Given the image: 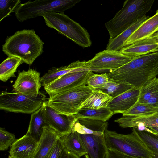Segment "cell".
Segmentation results:
<instances>
[{
    "label": "cell",
    "instance_id": "cell-1",
    "mask_svg": "<svg viewBox=\"0 0 158 158\" xmlns=\"http://www.w3.org/2000/svg\"><path fill=\"white\" fill-rule=\"evenodd\" d=\"M109 80L140 88L158 75V52L142 56L107 74Z\"/></svg>",
    "mask_w": 158,
    "mask_h": 158
},
{
    "label": "cell",
    "instance_id": "cell-2",
    "mask_svg": "<svg viewBox=\"0 0 158 158\" xmlns=\"http://www.w3.org/2000/svg\"><path fill=\"white\" fill-rule=\"evenodd\" d=\"M44 44L34 30L23 29L8 36L2 50L8 56L19 58L30 66L43 52Z\"/></svg>",
    "mask_w": 158,
    "mask_h": 158
},
{
    "label": "cell",
    "instance_id": "cell-3",
    "mask_svg": "<svg viewBox=\"0 0 158 158\" xmlns=\"http://www.w3.org/2000/svg\"><path fill=\"white\" fill-rule=\"evenodd\" d=\"M154 0H127L122 8L105 26L112 39L138 20L151 9Z\"/></svg>",
    "mask_w": 158,
    "mask_h": 158
},
{
    "label": "cell",
    "instance_id": "cell-4",
    "mask_svg": "<svg viewBox=\"0 0 158 158\" xmlns=\"http://www.w3.org/2000/svg\"><path fill=\"white\" fill-rule=\"evenodd\" d=\"M42 16L48 26L56 30L79 46L84 48L91 46L92 41L87 31L64 12L46 13Z\"/></svg>",
    "mask_w": 158,
    "mask_h": 158
},
{
    "label": "cell",
    "instance_id": "cell-5",
    "mask_svg": "<svg viewBox=\"0 0 158 158\" xmlns=\"http://www.w3.org/2000/svg\"><path fill=\"white\" fill-rule=\"evenodd\" d=\"M96 89L88 85L81 86L49 97L45 102L59 113L74 115Z\"/></svg>",
    "mask_w": 158,
    "mask_h": 158
},
{
    "label": "cell",
    "instance_id": "cell-6",
    "mask_svg": "<svg viewBox=\"0 0 158 158\" xmlns=\"http://www.w3.org/2000/svg\"><path fill=\"white\" fill-rule=\"evenodd\" d=\"M104 135L108 149L115 150L135 158H154L153 154L133 131L123 134L107 129Z\"/></svg>",
    "mask_w": 158,
    "mask_h": 158
},
{
    "label": "cell",
    "instance_id": "cell-7",
    "mask_svg": "<svg viewBox=\"0 0 158 158\" xmlns=\"http://www.w3.org/2000/svg\"><path fill=\"white\" fill-rule=\"evenodd\" d=\"M81 0H36L19 5L15 15L20 22L42 16L45 13H61L78 3Z\"/></svg>",
    "mask_w": 158,
    "mask_h": 158
},
{
    "label": "cell",
    "instance_id": "cell-8",
    "mask_svg": "<svg viewBox=\"0 0 158 158\" xmlns=\"http://www.w3.org/2000/svg\"><path fill=\"white\" fill-rule=\"evenodd\" d=\"M48 99L40 91L36 97L2 91L0 94V109L10 112L32 114L39 109Z\"/></svg>",
    "mask_w": 158,
    "mask_h": 158
},
{
    "label": "cell",
    "instance_id": "cell-9",
    "mask_svg": "<svg viewBox=\"0 0 158 158\" xmlns=\"http://www.w3.org/2000/svg\"><path fill=\"white\" fill-rule=\"evenodd\" d=\"M93 74L92 70L69 73L44 87V89L50 97L81 86L86 85L88 79Z\"/></svg>",
    "mask_w": 158,
    "mask_h": 158
},
{
    "label": "cell",
    "instance_id": "cell-10",
    "mask_svg": "<svg viewBox=\"0 0 158 158\" xmlns=\"http://www.w3.org/2000/svg\"><path fill=\"white\" fill-rule=\"evenodd\" d=\"M135 58L124 55L120 51L104 50L96 54L91 59L87 61L93 69H117L132 60Z\"/></svg>",
    "mask_w": 158,
    "mask_h": 158
},
{
    "label": "cell",
    "instance_id": "cell-11",
    "mask_svg": "<svg viewBox=\"0 0 158 158\" xmlns=\"http://www.w3.org/2000/svg\"><path fill=\"white\" fill-rule=\"evenodd\" d=\"M40 73L32 68L26 71H19L17 78L12 87L13 92L31 96H37L41 84Z\"/></svg>",
    "mask_w": 158,
    "mask_h": 158
},
{
    "label": "cell",
    "instance_id": "cell-12",
    "mask_svg": "<svg viewBox=\"0 0 158 158\" xmlns=\"http://www.w3.org/2000/svg\"><path fill=\"white\" fill-rule=\"evenodd\" d=\"M45 103L44 117L45 123L55 130L62 137L72 131L73 125L78 119L74 115L59 113Z\"/></svg>",
    "mask_w": 158,
    "mask_h": 158
},
{
    "label": "cell",
    "instance_id": "cell-13",
    "mask_svg": "<svg viewBox=\"0 0 158 158\" xmlns=\"http://www.w3.org/2000/svg\"><path fill=\"white\" fill-rule=\"evenodd\" d=\"M80 134L87 152L86 158H106L108 149L104 133Z\"/></svg>",
    "mask_w": 158,
    "mask_h": 158
},
{
    "label": "cell",
    "instance_id": "cell-14",
    "mask_svg": "<svg viewBox=\"0 0 158 158\" xmlns=\"http://www.w3.org/2000/svg\"><path fill=\"white\" fill-rule=\"evenodd\" d=\"M38 141L27 132L10 147L9 158H33Z\"/></svg>",
    "mask_w": 158,
    "mask_h": 158
},
{
    "label": "cell",
    "instance_id": "cell-15",
    "mask_svg": "<svg viewBox=\"0 0 158 158\" xmlns=\"http://www.w3.org/2000/svg\"><path fill=\"white\" fill-rule=\"evenodd\" d=\"M140 88H133L112 98L107 107L113 112L123 114L137 102Z\"/></svg>",
    "mask_w": 158,
    "mask_h": 158
},
{
    "label": "cell",
    "instance_id": "cell-16",
    "mask_svg": "<svg viewBox=\"0 0 158 158\" xmlns=\"http://www.w3.org/2000/svg\"><path fill=\"white\" fill-rule=\"evenodd\" d=\"M92 70L85 61L79 60L73 62L68 65L59 68L52 67L40 77L41 85L44 87L55 80L66 74L77 71Z\"/></svg>",
    "mask_w": 158,
    "mask_h": 158
},
{
    "label": "cell",
    "instance_id": "cell-17",
    "mask_svg": "<svg viewBox=\"0 0 158 158\" xmlns=\"http://www.w3.org/2000/svg\"><path fill=\"white\" fill-rule=\"evenodd\" d=\"M158 31V9L152 16L145 21L123 44V48L148 38Z\"/></svg>",
    "mask_w": 158,
    "mask_h": 158
},
{
    "label": "cell",
    "instance_id": "cell-18",
    "mask_svg": "<svg viewBox=\"0 0 158 158\" xmlns=\"http://www.w3.org/2000/svg\"><path fill=\"white\" fill-rule=\"evenodd\" d=\"M121 53L135 58L158 52V40L153 36L123 48Z\"/></svg>",
    "mask_w": 158,
    "mask_h": 158
},
{
    "label": "cell",
    "instance_id": "cell-19",
    "mask_svg": "<svg viewBox=\"0 0 158 158\" xmlns=\"http://www.w3.org/2000/svg\"><path fill=\"white\" fill-rule=\"evenodd\" d=\"M60 137L55 130L49 126H44L33 158H45Z\"/></svg>",
    "mask_w": 158,
    "mask_h": 158
},
{
    "label": "cell",
    "instance_id": "cell-20",
    "mask_svg": "<svg viewBox=\"0 0 158 158\" xmlns=\"http://www.w3.org/2000/svg\"><path fill=\"white\" fill-rule=\"evenodd\" d=\"M107 122L87 118L78 119L74 123L72 131L80 134H104L107 129Z\"/></svg>",
    "mask_w": 158,
    "mask_h": 158
},
{
    "label": "cell",
    "instance_id": "cell-21",
    "mask_svg": "<svg viewBox=\"0 0 158 158\" xmlns=\"http://www.w3.org/2000/svg\"><path fill=\"white\" fill-rule=\"evenodd\" d=\"M122 128L137 127L140 123L145 127H158V110L152 115L145 116H133L123 115L115 120Z\"/></svg>",
    "mask_w": 158,
    "mask_h": 158
},
{
    "label": "cell",
    "instance_id": "cell-22",
    "mask_svg": "<svg viewBox=\"0 0 158 158\" xmlns=\"http://www.w3.org/2000/svg\"><path fill=\"white\" fill-rule=\"evenodd\" d=\"M146 15L138 20L115 38L109 40L106 50L120 51L123 48V44L134 32L149 17Z\"/></svg>",
    "mask_w": 158,
    "mask_h": 158
},
{
    "label": "cell",
    "instance_id": "cell-23",
    "mask_svg": "<svg viewBox=\"0 0 158 158\" xmlns=\"http://www.w3.org/2000/svg\"><path fill=\"white\" fill-rule=\"evenodd\" d=\"M44 102L39 109L31 114L27 131L38 141L42 135L43 127L47 126L44 117Z\"/></svg>",
    "mask_w": 158,
    "mask_h": 158
},
{
    "label": "cell",
    "instance_id": "cell-24",
    "mask_svg": "<svg viewBox=\"0 0 158 158\" xmlns=\"http://www.w3.org/2000/svg\"><path fill=\"white\" fill-rule=\"evenodd\" d=\"M64 147L81 157L87 152L79 133L75 131L60 137Z\"/></svg>",
    "mask_w": 158,
    "mask_h": 158
},
{
    "label": "cell",
    "instance_id": "cell-25",
    "mask_svg": "<svg viewBox=\"0 0 158 158\" xmlns=\"http://www.w3.org/2000/svg\"><path fill=\"white\" fill-rule=\"evenodd\" d=\"M114 114L107 107L98 109L81 108L74 115L77 119L87 118L105 122Z\"/></svg>",
    "mask_w": 158,
    "mask_h": 158
},
{
    "label": "cell",
    "instance_id": "cell-26",
    "mask_svg": "<svg viewBox=\"0 0 158 158\" xmlns=\"http://www.w3.org/2000/svg\"><path fill=\"white\" fill-rule=\"evenodd\" d=\"M112 99V98L107 94L97 89L84 101L80 109L86 108L98 109L106 107Z\"/></svg>",
    "mask_w": 158,
    "mask_h": 158
},
{
    "label": "cell",
    "instance_id": "cell-27",
    "mask_svg": "<svg viewBox=\"0 0 158 158\" xmlns=\"http://www.w3.org/2000/svg\"><path fill=\"white\" fill-rule=\"evenodd\" d=\"M23 63L19 58L8 56L0 65V80L6 82L12 77H16L15 73L19 66Z\"/></svg>",
    "mask_w": 158,
    "mask_h": 158
},
{
    "label": "cell",
    "instance_id": "cell-28",
    "mask_svg": "<svg viewBox=\"0 0 158 158\" xmlns=\"http://www.w3.org/2000/svg\"><path fill=\"white\" fill-rule=\"evenodd\" d=\"M132 131L151 152L158 155V136L157 135L145 131H139L137 127H133Z\"/></svg>",
    "mask_w": 158,
    "mask_h": 158
},
{
    "label": "cell",
    "instance_id": "cell-29",
    "mask_svg": "<svg viewBox=\"0 0 158 158\" xmlns=\"http://www.w3.org/2000/svg\"><path fill=\"white\" fill-rule=\"evenodd\" d=\"M158 95V78L155 77L140 88L139 97L137 103H144L151 98Z\"/></svg>",
    "mask_w": 158,
    "mask_h": 158
},
{
    "label": "cell",
    "instance_id": "cell-30",
    "mask_svg": "<svg viewBox=\"0 0 158 158\" xmlns=\"http://www.w3.org/2000/svg\"><path fill=\"white\" fill-rule=\"evenodd\" d=\"M158 110V108L150 106L145 103H136L123 115L133 116H145L152 115Z\"/></svg>",
    "mask_w": 158,
    "mask_h": 158
},
{
    "label": "cell",
    "instance_id": "cell-31",
    "mask_svg": "<svg viewBox=\"0 0 158 158\" xmlns=\"http://www.w3.org/2000/svg\"><path fill=\"white\" fill-rule=\"evenodd\" d=\"M133 88H134L129 84L117 83L110 81L101 90L107 94L112 99Z\"/></svg>",
    "mask_w": 158,
    "mask_h": 158
},
{
    "label": "cell",
    "instance_id": "cell-32",
    "mask_svg": "<svg viewBox=\"0 0 158 158\" xmlns=\"http://www.w3.org/2000/svg\"><path fill=\"white\" fill-rule=\"evenodd\" d=\"M20 4V0H0V21L10 16L11 13L15 12Z\"/></svg>",
    "mask_w": 158,
    "mask_h": 158
},
{
    "label": "cell",
    "instance_id": "cell-33",
    "mask_svg": "<svg viewBox=\"0 0 158 158\" xmlns=\"http://www.w3.org/2000/svg\"><path fill=\"white\" fill-rule=\"evenodd\" d=\"M110 81L107 74L94 73L89 77L87 82V85L94 89L101 90Z\"/></svg>",
    "mask_w": 158,
    "mask_h": 158
},
{
    "label": "cell",
    "instance_id": "cell-34",
    "mask_svg": "<svg viewBox=\"0 0 158 158\" xmlns=\"http://www.w3.org/2000/svg\"><path fill=\"white\" fill-rule=\"evenodd\" d=\"M15 135L6 131L5 129L0 128V150H7L16 140Z\"/></svg>",
    "mask_w": 158,
    "mask_h": 158
},
{
    "label": "cell",
    "instance_id": "cell-35",
    "mask_svg": "<svg viewBox=\"0 0 158 158\" xmlns=\"http://www.w3.org/2000/svg\"><path fill=\"white\" fill-rule=\"evenodd\" d=\"M64 148L62 141L60 137L45 158H58Z\"/></svg>",
    "mask_w": 158,
    "mask_h": 158
},
{
    "label": "cell",
    "instance_id": "cell-36",
    "mask_svg": "<svg viewBox=\"0 0 158 158\" xmlns=\"http://www.w3.org/2000/svg\"><path fill=\"white\" fill-rule=\"evenodd\" d=\"M106 158H135L115 150L108 149Z\"/></svg>",
    "mask_w": 158,
    "mask_h": 158
},
{
    "label": "cell",
    "instance_id": "cell-37",
    "mask_svg": "<svg viewBox=\"0 0 158 158\" xmlns=\"http://www.w3.org/2000/svg\"><path fill=\"white\" fill-rule=\"evenodd\" d=\"M58 158H80V157L64 148Z\"/></svg>",
    "mask_w": 158,
    "mask_h": 158
},
{
    "label": "cell",
    "instance_id": "cell-38",
    "mask_svg": "<svg viewBox=\"0 0 158 158\" xmlns=\"http://www.w3.org/2000/svg\"><path fill=\"white\" fill-rule=\"evenodd\" d=\"M152 107L158 108V95L151 98L144 103Z\"/></svg>",
    "mask_w": 158,
    "mask_h": 158
},
{
    "label": "cell",
    "instance_id": "cell-39",
    "mask_svg": "<svg viewBox=\"0 0 158 158\" xmlns=\"http://www.w3.org/2000/svg\"><path fill=\"white\" fill-rule=\"evenodd\" d=\"M148 128L152 132V133L158 135V127H150Z\"/></svg>",
    "mask_w": 158,
    "mask_h": 158
},
{
    "label": "cell",
    "instance_id": "cell-40",
    "mask_svg": "<svg viewBox=\"0 0 158 158\" xmlns=\"http://www.w3.org/2000/svg\"><path fill=\"white\" fill-rule=\"evenodd\" d=\"M152 36L158 40V31L153 35Z\"/></svg>",
    "mask_w": 158,
    "mask_h": 158
},
{
    "label": "cell",
    "instance_id": "cell-41",
    "mask_svg": "<svg viewBox=\"0 0 158 158\" xmlns=\"http://www.w3.org/2000/svg\"><path fill=\"white\" fill-rule=\"evenodd\" d=\"M153 156L154 158H158V155L155 154H153Z\"/></svg>",
    "mask_w": 158,
    "mask_h": 158
}]
</instances>
